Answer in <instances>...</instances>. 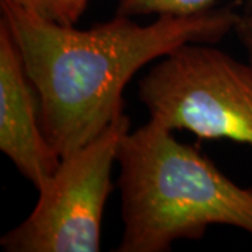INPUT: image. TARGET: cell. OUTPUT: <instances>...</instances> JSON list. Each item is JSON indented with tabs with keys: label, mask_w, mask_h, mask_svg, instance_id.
I'll list each match as a JSON object with an SVG mask.
<instances>
[{
	"label": "cell",
	"mask_w": 252,
	"mask_h": 252,
	"mask_svg": "<svg viewBox=\"0 0 252 252\" xmlns=\"http://www.w3.org/2000/svg\"><path fill=\"white\" fill-rule=\"evenodd\" d=\"M0 11L35 89L44 132L61 158L124 112V90L146 64L185 44L220 42L234 32L240 14L231 3L193 16H157L149 24L117 14L79 30L9 0H0Z\"/></svg>",
	"instance_id": "1"
},
{
	"label": "cell",
	"mask_w": 252,
	"mask_h": 252,
	"mask_svg": "<svg viewBox=\"0 0 252 252\" xmlns=\"http://www.w3.org/2000/svg\"><path fill=\"white\" fill-rule=\"evenodd\" d=\"M117 164L124 223L117 252H167L213 225L252 235V189L153 119L122 137Z\"/></svg>",
	"instance_id": "2"
},
{
	"label": "cell",
	"mask_w": 252,
	"mask_h": 252,
	"mask_svg": "<svg viewBox=\"0 0 252 252\" xmlns=\"http://www.w3.org/2000/svg\"><path fill=\"white\" fill-rule=\"evenodd\" d=\"M215 45L190 42L158 59L137 83V97L170 130L252 147V62Z\"/></svg>",
	"instance_id": "3"
},
{
	"label": "cell",
	"mask_w": 252,
	"mask_h": 252,
	"mask_svg": "<svg viewBox=\"0 0 252 252\" xmlns=\"http://www.w3.org/2000/svg\"><path fill=\"white\" fill-rule=\"evenodd\" d=\"M130 118L122 112L90 143L61 158L38 187L35 206L0 237L6 252H98L112 168Z\"/></svg>",
	"instance_id": "4"
},
{
	"label": "cell",
	"mask_w": 252,
	"mask_h": 252,
	"mask_svg": "<svg viewBox=\"0 0 252 252\" xmlns=\"http://www.w3.org/2000/svg\"><path fill=\"white\" fill-rule=\"evenodd\" d=\"M0 150L35 188L61 162L44 132L35 89L3 23H0Z\"/></svg>",
	"instance_id": "5"
},
{
	"label": "cell",
	"mask_w": 252,
	"mask_h": 252,
	"mask_svg": "<svg viewBox=\"0 0 252 252\" xmlns=\"http://www.w3.org/2000/svg\"><path fill=\"white\" fill-rule=\"evenodd\" d=\"M216 0H121L117 14L122 16H193L216 7Z\"/></svg>",
	"instance_id": "6"
},
{
	"label": "cell",
	"mask_w": 252,
	"mask_h": 252,
	"mask_svg": "<svg viewBox=\"0 0 252 252\" xmlns=\"http://www.w3.org/2000/svg\"><path fill=\"white\" fill-rule=\"evenodd\" d=\"M23 9L63 26H74L90 0H9Z\"/></svg>",
	"instance_id": "7"
},
{
	"label": "cell",
	"mask_w": 252,
	"mask_h": 252,
	"mask_svg": "<svg viewBox=\"0 0 252 252\" xmlns=\"http://www.w3.org/2000/svg\"><path fill=\"white\" fill-rule=\"evenodd\" d=\"M234 34L245 49L248 61L252 62V0H245L243 9H240Z\"/></svg>",
	"instance_id": "8"
}]
</instances>
